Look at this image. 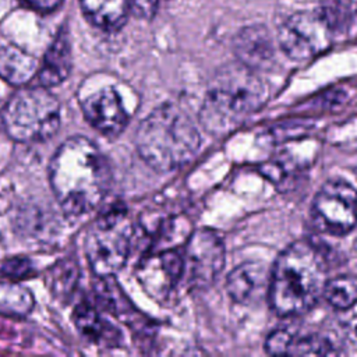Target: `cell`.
<instances>
[{"label": "cell", "mask_w": 357, "mask_h": 357, "mask_svg": "<svg viewBox=\"0 0 357 357\" xmlns=\"http://www.w3.org/2000/svg\"><path fill=\"white\" fill-rule=\"evenodd\" d=\"M85 18L105 31L121 28L131 10L130 0H79Z\"/></svg>", "instance_id": "cell-15"}, {"label": "cell", "mask_w": 357, "mask_h": 357, "mask_svg": "<svg viewBox=\"0 0 357 357\" xmlns=\"http://www.w3.org/2000/svg\"><path fill=\"white\" fill-rule=\"evenodd\" d=\"M53 194L68 215L95 209L106 197L112 170L105 155L85 137H71L54 152L49 166Z\"/></svg>", "instance_id": "cell-1"}, {"label": "cell", "mask_w": 357, "mask_h": 357, "mask_svg": "<svg viewBox=\"0 0 357 357\" xmlns=\"http://www.w3.org/2000/svg\"><path fill=\"white\" fill-rule=\"evenodd\" d=\"M181 280L190 289L209 287L225 265V244L218 233L209 229L192 231L185 243Z\"/></svg>", "instance_id": "cell-8"}, {"label": "cell", "mask_w": 357, "mask_h": 357, "mask_svg": "<svg viewBox=\"0 0 357 357\" xmlns=\"http://www.w3.org/2000/svg\"><path fill=\"white\" fill-rule=\"evenodd\" d=\"M271 275L265 264L247 261L236 266L227 276L229 296L238 304L251 305L268 297Z\"/></svg>", "instance_id": "cell-12"}, {"label": "cell", "mask_w": 357, "mask_h": 357, "mask_svg": "<svg viewBox=\"0 0 357 357\" xmlns=\"http://www.w3.org/2000/svg\"><path fill=\"white\" fill-rule=\"evenodd\" d=\"M333 346L331 342L322 336L318 335H308L304 337H294L290 344L289 354H296V356H328L333 354Z\"/></svg>", "instance_id": "cell-22"}, {"label": "cell", "mask_w": 357, "mask_h": 357, "mask_svg": "<svg viewBox=\"0 0 357 357\" xmlns=\"http://www.w3.org/2000/svg\"><path fill=\"white\" fill-rule=\"evenodd\" d=\"M339 4H342L346 10L353 11L357 10V0H336Z\"/></svg>", "instance_id": "cell-26"}, {"label": "cell", "mask_w": 357, "mask_h": 357, "mask_svg": "<svg viewBox=\"0 0 357 357\" xmlns=\"http://www.w3.org/2000/svg\"><path fill=\"white\" fill-rule=\"evenodd\" d=\"M131 11L141 18H151L158 7V0H130Z\"/></svg>", "instance_id": "cell-24"}, {"label": "cell", "mask_w": 357, "mask_h": 357, "mask_svg": "<svg viewBox=\"0 0 357 357\" xmlns=\"http://www.w3.org/2000/svg\"><path fill=\"white\" fill-rule=\"evenodd\" d=\"M33 307V297L28 289L17 283H0V312L25 315Z\"/></svg>", "instance_id": "cell-21"}, {"label": "cell", "mask_w": 357, "mask_h": 357, "mask_svg": "<svg viewBox=\"0 0 357 357\" xmlns=\"http://www.w3.org/2000/svg\"><path fill=\"white\" fill-rule=\"evenodd\" d=\"M71 64L73 60L68 33L66 29H61L49 46L43 59V64L38 71L39 84L45 88L61 84L68 77Z\"/></svg>", "instance_id": "cell-14"}, {"label": "cell", "mask_w": 357, "mask_h": 357, "mask_svg": "<svg viewBox=\"0 0 357 357\" xmlns=\"http://www.w3.org/2000/svg\"><path fill=\"white\" fill-rule=\"evenodd\" d=\"M199 134L180 107L165 103L151 112L135 134V148L142 160L158 172H169L190 163L198 148Z\"/></svg>", "instance_id": "cell-4"}, {"label": "cell", "mask_w": 357, "mask_h": 357, "mask_svg": "<svg viewBox=\"0 0 357 357\" xmlns=\"http://www.w3.org/2000/svg\"><path fill=\"white\" fill-rule=\"evenodd\" d=\"M28 6L33 7L35 10H39V11H53L56 10L63 0H24Z\"/></svg>", "instance_id": "cell-25"}, {"label": "cell", "mask_w": 357, "mask_h": 357, "mask_svg": "<svg viewBox=\"0 0 357 357\" xmlns=\"http://www.w3.org/2000/svg\"><path fill=\"white\" fill-rule=\"evenodd\" d=\"M183 276V258L172 248L146 255L137 266V278L144 290L156 301L167 300Z\"/></svg>", "instance_id": "cell-10"}, {"label": "cell", "mask_w": 357, "mask_h": 357, "mask_svg": "<svg viewBox=\"0 0 357 357\" xmlns=\"http://www.w3.org/2000/svg\"><path fill=\"white\" fill-rule=\"evenodd\" d=\"M98 284L95 289L99 304L110 314L124 321H132L137 311L121 291L113 276H98Z\"/></svg>", "instance_id": "cell-18"}, {"label": "cell", "mask_w": 357, "mask_h": 357, "mask_svg": "<svg viewBox=\"0 0 357 357\" xmlns=\"http://www.w3.org/2000/svg\"><path fill=\"white\" fill-rule=\"evenodd\" d=\"M38 60L15 45L0 47V77L11 85L21 86L38 73Z\"/></svg>", "instance_id": "cell-16"}, {"label": "cell", "mask_w": 357, "mask_h": 357, "mask_svg": "<svg viewBox=\"0 0 357 357\" xmlns=\"http://www.w3.org/2000/svg\"><path fill=\"white\" fill-rule=\"evenodd\" d=\"M79 279V268L73 259L59 261L52 266L47 275V284L54 294V297L60 300H68L78 283Z\"/></svg>", "instance_id": "cell-19"}, {"label": "cell", "mask_w": 357, "mask_h": 357, "mask_svg": "<svg viewBox=\"0 0 357 357\" xmlns=\"http://www.w3.org/2000/svg\"><path fill=\"white\" fill-rule=\"evenodd\" d=\"M312 222L329 234H346L357 223V191L344 180H329L312 202Z\"/></svg>", "instance_id": "cell-9"}, {"label": "cell", "mask_w": 357, "mask_h": 357, "mask_svg": "<svg viewBox=\"0 0 357 357\" xmlns=\"http://www.w3.org/2000/svg\"><path fill=\"white\" fill-rule=\"evenodd\" d=\"M322 294L337 310L351 308L357 303V279L349 275L328 279Z\"/></svg>", "instance_id": "cell-20"}, {"label": "cell", "mask_w": 357, "mask_h": 357, "mask_svg": "<svg viewBox=\"0 0 357 357\" xmlns=\"http://www.w3.org/2000/svg\"><path fill=\"white\" fill-rule=\"evenodd\" d=\"M7 135L22 144L52 138L60 126V103L45 86L17 91L1 110Z\"/></svg>", "instance_id": "cell-5"}, {"label": "cell", "mask_w": 357, "mask_h": 357, "mask_svg": "<svg viewBox=\"0 0 357 357\" xmlns=\"http://www.w3.org/2000/svg\"><path fill=\"white\" fill-rule=\"evenodd\" d=\"M82 112L88 123L107 137L119 135L128 123V114L116 89L103 88L82 102Z\"/></svg>", "instance_id": "cell-11"}, {"label": "cell", "mask_w": 357, "mask_h": 357, "mask_svg": "<svg viewBox=\"0 0 357 357\" xmlns=\"http://www.w3.org/2000/svg\"><path fill=\"white\" fill-rule=\"evenodd\" d=\"M291 340L293 335L290 332L284 329H278L268 336L265 342V349L269 354H289Z\"/></svg>", "instance_id": "cell-23"}, {"label": "cell", "mask_w": 357, "mask_h": 357, "mask_svg": "<svg viewBox=\"0 0 357 357\" xmlns=\"http://www.w3.org/2000/svg\"><path fill=\"white\" fill-rule=\"evenodd\" d=\"M266 96V86L252 68L241 63L225 66L209 82L199 121L213 135L227 134L258 112Z\"/></svg>", "instance_id": "cell-3"}, {"label": "cell", "mask_w": 357, "mask_h": 357, "mask_svg": "<svg viewBox=\"0 0 357 357\" xmlns=\"http://www.w3.org/2000/svg\"><path fill=\"white\" fill-rule=\"evenodd\" d=\"M132 226L123 205L116 204L95 219L85 238V252L96 276H113L127 262Z\"/></svg>", "instance_id": "cell-6"}, {"label": "cell", "mask_w": 357, "mask_h": 357, "mask_svg": "<svg viewBox=\"0 0 357 357\" xmlns=\"http://www.w3.org/2000/svg\"><path fill=\"white\" fill-rule=\"evenodd\" d=\"M234 50L240 63L252 70L262 68L273 59L272 40L264 26L243 29L234 40Z\"/></svg>", "instance_id": "cell-13"}, {"label": "cell", "mask_w": 357, "mask_h": 357, "mask_svg": "<svg viewBox=\"0 0 357 357\" xmlns=\"http://www.w3.org/2000/svg\"><path fill=\"white\" fill-rule=\"evenodd\" d=\"M332 29L322 13H296L280 25L278 43L291 60H308L329 47Z\"/></svg>", "instance_id": "cell-7"}, {"label": "cell", "mask_w": 357, "mask_h": 357, "mask_svg": "<svg viewBox=\"0 0 357 357\" xmlns=\"http://www.w3.org/2000/svg\"><path fill=\"white\" fill-rule=\"evenodd\" d=\"M77 329L91 342L114 347L120 343V332L105 321L96 310L88 304H79L74 311Z\"/></svg>", "instance_id": "cell-17"}, {"label": "cell", "mask_w": 357, "mask_h": 357, "mask_svg": "<svg viewBox=\"0 0 357 357\" xmlns=\"http://www.w3.org/2000/svg\"><path fill=\"white\" fill-rule=\"evenodd\" d=\"M328 282V264L322 252L308 241L284 248L272 269L268 298L282 317L303 314L315 305Z\"/></svg>", "instance_id": "cell-2"}]
</instances>
